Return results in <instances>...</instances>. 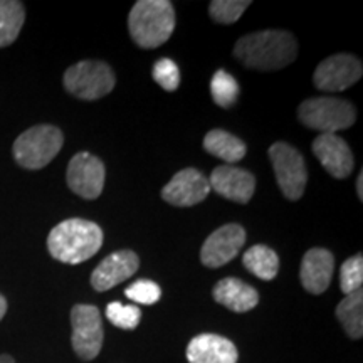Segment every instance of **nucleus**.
<instances>
[{"instance_id":"nucleus-1","label":"nucleus","mask_w":363,"mask_h":363,"mask_svg":"<svg viewBox=\"0 0 363 363\" xmlns=\"http://www.w3.org/2000/svg\"><path fill=\"white\" fill-rule=\"evenodd\" d=\"M298 43L288 30H259L240 38L234 45V56L246 67L276 71L296 59Z\"/></svg>"},{"instance_id":"nucleus-2","label":"nucleus","mask_w":363,"mask_h":363,"mask_svg":"<svg viewBox=\"0 0 363 363\" xmlns=\"http://www.w3.org/2000/svg\"><path fill=\"white\" fill-rule=\"evenodd\" d=\"M103 239V230L96 222L67 219L49 233L48 249L54 259L66 264H81L101 249Z\"/></svg>"},{"instance_id":"nucleus-3","label":"nucleus","mask_w":363,"mask_h":363,"mask_svg":"<svg viewBox=\"0 0 363 363\" xmlns=\"http://www.w3.org/2000/svg\"><path fill=\"white\" fill-rule=\"evenodd\" d=\"M131 39L143 49H155L172 38L175 11L169 0H140L128 16Z\"/></svg>"},{"instance_id":"nucleus-4","label":"nucleus","mask_w":363,"mask_h":363,"mask_svg":"<svg viewBox=\"0 0 363 363\" xmlns=\"http://www.w3.org/2000/svg\"><path fill=\"white\" fill-rule=\"evenodd\" d=\"M65 136L57 126L38 125L26 130L13 142V158L27 170L44 169L61 152Z\"/></svg>"},{"instance_id":"nucleus-5","label":"nucleus","mask_w":363,"mask_h":363,"mask_svg":"<svg viewBox=\"0 0 363 363\" xmlns=\"http://www.w3.org/2000/svg\"><path fill=\"white\" fill-rule=\"evenodd\" d=\"M298 118L310 130L320 131V135H337V131L350 128L355 123L357 111L347 99L320 96L299 104Z\"/></svg>"},{"instance_id":"nucleus-6","label":"nucleus","mask_w":363,"mask_h":363,"mask_svg":"<svg viewBox=\"0 0 363 363\" xmlns=\"http://www.w3.org/2000/svg\"><path fill=\"white\" fill-rule=\"evenodd\" d=\"M116 84L115 72L103 61H81L65 74V88L72 96L94 101L110 94Z\"/></svg>"},{"instance_id":"nucleus-7","label":"nucleus","mask_w":363,"mask_h":363,"mask_svg":"<svg viewBox=\"0 0 363 363\" xmlns=\"http://www.w3.org/2000/svg\"><path fill=\"white\" fill-rule=\"evenodd\" d=\"M269 160L284 197L288 201H299L308 182L305 158L301 153L289 143L276 142L269 148Z\"/></svg>"},{"instance_id":"nucleus-8","label":"nucleus","mask_w":363,"mask_h":363,"mask_svg":"<svg viewBox=\"0 0 363 363\" xmlns=\"http://www.w3.org/2000/svg\"><path fill=\"white\" fill-rule=\"evenodd\" d=\"M72 350L83 360L98 357L103 347V321L99 310L93 305H76L71 310Z\"/></svg>"},{"instance_id":"nucleus-9","label":"nucleus","mask_w":363,"mask_h":363,"mask_svg":"<svg viewBox=\"0 0 363 363\" xmlns=\"http://www.w3.org/2000/svg\"><path fill=\"white\" fill-rule=\"evenodd\" d=\"M362 74L360 59L352 54H335L318 65L313 74V83L325 93H338L360 81Z\"/></svg>"},{"instance_id":"nucleus-10","label":"nucleus","mask_w":363,"mask_h":363,"mask_svg":"<svg viewBox=\"0 0 363 363\" xmlns=\"http://www.w3.org/2000/svg\"><path fill=\"white\" fill-rule=\"evenodd\" d=\"M66 180L69 189L86 201H94L104 189L103 162L88 152H81L71 158Z\"/></svg>"},{"instance_id":"nucleus-11","label":"nucleus","mask_w":363,"mask_h":363,"mask_svg":"<svg viewBox=\"0 0 363 363\" xmlns=\"http://www.w3.org/2000/svg\"><path fill=\"white\" fill-rule=\"evenodd\" d=\"M246 244V230L239 224H227L214 230L201 249V261L207 267H222L238 256Z\"/></svg>"},{"instance_id":"nucleus-12","label":"nucleus","mask_w":363,"mask_h":363,"mask_svg":"<svg viewBox=\"0 0 363 363\" xmlns=\"http://www.w3.org/2000/svg\"><path fill=\"white\" fill-rule=\"evenodd\" d=\"M211 185L208 179L197 169H185L174 175L162 190L163 201L177 207H192L206 201Z\"/></svg>"},{"instance_id":"nucleus-13","label":"nucleus","mask_w":363,"mask_h":363,"mask_svg":"<svg viewBox=\"0 0 363 363\" xmlns=\"http://www.w3.org/2000/svg\"><path fill=\"white\" fill-rule=\"evenodd\" d=\"M311 148L323 169L335 179H347L353 172V153L342 136L333 133L318 135L313 140Z\"/></svg>"},{"instance_id":"nucleus-14","label":"nucleus","mask_w":363,"mask_h":363,"mask_svg":"<svg viewBox=\"0 0 363 363\" xmlns=\"http://www.w3.org/2000/svg\"><path fill=\"white\" fill-rule=\"evenodd\" d=\"M208 185L227 201L247 203L256 190V179L247 170L234 165H220L212 172Z\"/></svg>"},{"instance_id":"nucleus-15","label":"nucleus","mask_w":363,"mask_h":363,"mask_svg":"<svg viewBox=\"0 0 363 363\" xmlns=\"http://www.w3.org/2000/svg\"><path fill=\"white\" fill-rule=\"evenodd\" d=\"M140 259L133 251L123 249L110 254L108 257L99 262L96 269L91 274V286L96 291H108V289L115 288L120 283H123L138 271Z\"/></svg>"},{"instance_id":"nucleus-16","label":"nucleus","mask_w":363,"mask_h":363,"mask_svg":"<svg viewBox=\"0 0 363 363\" xmlns=\"http://www.w3.org/2000/svg\"><path fill=\"white\" fill-rule=\"evenodd\" d=\"M335 257L328 249L313 247L305 254L299 269V281L311 294H323L331 283Z\"/></svg>"},{"instance_id":"nucleus-17","label":"nucleus","mask_w":363,"mask_h":363,"mask_svg":"<svg viewBox=\"0 0 363 363\" xmlns=\"http://www.w3.org/2000/svg\"><path fill=\"white\" fill-rule=\"evenodd\" d=\"M238 358L235 345L220 335L202 333L190 340L187 347L190 363H238Z\"/></svg>"},{"instance_id":"nucleus-18","label":"nucleus","mask_w":363,"mask_h":363,"mask_svg":"<svg viewBox=\"0 0 363 363\" xmlns=\"http://www.w3.org/2000/svg\"><path fill=\"white\" fill-rule=\"evenodd\" d=\"M214 299L227 310L246 313L259 303V294L252 286L238 278H225L219 281L214 288Z\"/></svg>"},{"instance_id":"nucleus-19","label":"nucleus","mask_w":363,"mask_h":363,"mask_svg":"<svg viewBox=\"0 0 363 363\" xmlns=\"http://www.w3.org/2000/svg\"><path fill=\"white\" fill-rule=\"evenodd\" d=\"M203 148L211 155L225 162L227 165H233V163L242 160L247 152L246 143L242 140L224 130L208 131L206 138H203Z\"/></svg>"},{"instance_id":"nucleus-20","label":"nucleus","mask_w":363,"mask_h":363,"mask_svg":"<svg viewBox=\"0 0 363 363\" xmlns=\"http://www.w3.org/2000/svg\"><path fill=\"white\" fill-rule=\"evenodd\" d=\"M244 266H246L247 271H251L256 278L271 281L278 276L279 271V257L276 251H272L271 247L262 246V244H257V246H252L244 252L242 257Z\"/></svg>"},{"instance_id":"nucleus-21","label":"nucleus","mask_w":363,"mask_h":363,"mask_svg":"<svg viewBox=\"0 0 363 363\" xmlns=\"http://www.w3.org/2000/svg\"><path fill=\"white\" fill-rule=\"evenodd\" d=\"M337 318L343 330L353 340L363 337V293L362 289L347 294L337 306Z\"/></svg>"},{"instance_id":"nucleus-22","label":"nucleus","mask_w":363,"mask_h":363,"mask_svg":"<svg viewBox=\"0 0 363 363\" xmlns=\"http://www.w3.org/2000/svg\"><path fill=\"white\" fill-rule=\"evenodd\" d=\"M26 21V11L22 2L0 0V48H7L19 38Z\"/></svg>"},{"instance_id":"nucleus-23","label":"nucleus","mask_w":363,"mask_h":363,"mask_svg":"<svg viewBox=\"0 0 363 363\" xmlns=\"http://www.w3.org/2000/svg\"><path fill=\"white\" fill-rule=\"evenodd\" d=\"M211 94L217 106L230 108L239 98V84L233 74L224 69H219L212 76Z\"/></svg>"},{"instance_id":"nucleus-24","label":"nucleus","mask_w":363,"mask_h":363,"mask_svg":"<svg viewBox=\"0 0 363 363\" xmlns=\"http://www.w3.org/2000/svg\"><path fill=\"white\" fill-rule=\"evenodd\" d=\"M249 6L247 0H214L208 4V13L219 24H234Z\"/></svg>"},{"instance_id":"nucleus-25","label":"nucleus","mask_w":363,"mask_h":363,"mask_svg":"<svg viewBox=\"0 0 363 363\" xmlns=\"http://www.w3.org/2000/svg\"><path fill=\"white\" fill-rule=\"evenodd\" d=\"M106 318L116 328L135 330L142 320V311L135 305H123L120 301H113L106 306Z\"/></svg>"},{"instance_id":"nucleus-26","label":"nucleus","mask_w":363,"mask_h":363,"mask_svg":"<svg viewBox=\"0 0 363 363\" xmlns=\"http://www.w3.org/2000/svg\"><path fill=\"white\" fill-rule=\"evenodd\" d=\"M363 283V257L362 254L348 257L340 269V288L345 296L362 289Z\"/></svg>"},{"instance_id":"nucleus-27","label":"nucleus","mask_w":363,"mask_h":363,"mask_svg":"<svg viewBox=\"0 0 363 363\" xmlns=\"http://www.w3.org/2000/svg\"><path fill=\"white\" fill-rule=\"evenodd\" d=\"M125 296L140 305H155L162 296V289L153 281L140 279L125 289Z\"/></svg>"},{"instance_id":"nucleus-28","label":"nucleus","mask_w":363,"mask_h":363,"mask_svg":"<svg viewBox=\"0 0 363 363\" xmlns=\"http://www.w3.org/2000/svg\"><path fill=\"white\" fill-rule=\"evenodd\" d=\"M153 79L165 91H175L180 84V69L169 57H162L153 65Z\"/></svg>"},{"instance_id":"nucleus-29","label":"nucleus","mask_w":363,"mask_h":363,"mask_svg":"<svg viewBox=\"0 0 363 363\" xmlns=\"http://www.w3.org/2000/svg\"><path fill=\"white\" fill-rule=\"evenodd\" d=\"M357 194H358V199H360V201H363V174H362V172H360V174H358Z\"/></svg>"},{"instance_id":"nucleus-30","label":"nucleus","mask_w":363,"mask_h":363,"mask_svg":"<svg viewBox=\"0 0 363 363\" xmlns=\"http://www.w3.org/2000/svg\"><path fill=\"white\" fill-rule=\"evenodd\" d=\"M6 313H7V301H6V298L0 294V320L6 316Z\"/></svg>"}]
</instances>
